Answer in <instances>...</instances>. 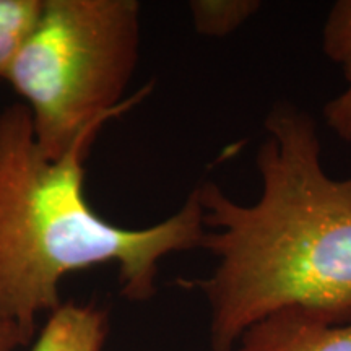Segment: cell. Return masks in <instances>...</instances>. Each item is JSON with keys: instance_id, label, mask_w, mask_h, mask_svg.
Returning <instances> with one entry per match:
<instances>
[{"instance_id": "9c48e42d", "label": "cell", "mask_w": 351, "mask_h": 351, "mask_svg": "<svg viewBox=\"0 0 351 351\" xmlns=\"http://www.w3.org/2000/svg\"><path fill=\"white\" fill-rule=\"evenodd\" d=\"M33 339L19 326L0 317V351H16L26 346Z\"/></svg>"}, {"instance_id": "8992f818", "label": "cell", "mask_w": 351, "mask_h": 351, "mask_svg": "<svg viewBox=\"0 0 351 351\" xmlns=\"http://www.w3.org/2000/svg\"><path fill=\"white\" fill-rule=\"evenodd\" d=\"M324 54L341 69L345 88L322 109L324 121L335 137L351 143V0H339L328 10L322 28Z\"/></svg>"}, {"instance_id": "277c9868", "label": "cell", "mask_w": 351, "mask_h": 351, "mask_svg": "<svg viewBox=\"0 0 351 351\" xmlns=\"http://www.w3.org/2000/svg\"><path fill=\"white\" fill-rule=\"evenodd\" d=\"M232 351H351V322L333 326L283 309L245 330Z\"/></svg>"}, {"instance_id": "ba28073f", "label": "cell", "mask_w": 351, "mask_h": 351, "mask_svg": "<svg viewBox=\"0 0 351 351\" xmlns=\"http://www.w3.org/2000/svg\"><path fill=\"white\" fill-rule=\"evenodd\" d=\"M41 7L43 0H0V82H5L8 69L32 33Z\"/></svg>"}, {"instance_id": "3957f363", "label": "cell", "mask_w": 351, "mask_h": 351, "mask_svg": "<svg viewBox=\"0 0 351 351\" xmlns=\"http://www.w3.org/2000/svg\"><path fill=\"white\" fill-rule=\"evenodd\" d=\"M138 52L135 0H43L5 82L23 99L44 155L62 158L150 95L147 85L125 96Z\"/></svg>"}, {"instance_id": "6da1fadb", "label": "cell", "mask_w": 351, "mask_h": 351, "mask_svg": "<svg viewBox=\"0 0 351 351\" xmlns=\"http://www.w3.org/2000/svg\"><path fill=\"white\" fill-rule=\"evenodd\" d=\"M263 130L254 204L232 200L215 182L197 187L202 249L217 265L184 285L208 302L213 351H232L245 330L283 309L351 322V174L326 173L317 124L295 104L276 103Z\"/></svg>"}, {"instance_id": "7a4b0ae2", "label": "cell", "mask_w": 351, "mask_h": 351, "mask_svg": "<svg viewBox=\"0 0 351 351\" xmlns=\"http://www.w3.org/2000/svg\"><path fill=\"white\" fill-rule=\"evenodd\" d=\"M96 135L54 160L38 147L23 104L0 111V317L32 339L39 315L62 304L64 276L114 263L122 295L147 301L161 261L202 247L207 232L197 187L178 212L148 228L114 225L96 213L83 191Z\"/></svg>"}, {"instance_id": "5b68a950", "label": "cell", "mask_w": 351, "mask_h": 351, "mask_svg": "<svg viewBox=\"0 0 351 351\" xmlns=\"http://www.w3.org/2000/svg\"><path fill=\"white\" fill-rule=\"evenodd\" d=\"M108 313L93 302H62L52 311L29 351H104Z\"/></svg>"}, {"instance_id": "52a82bcc", "label": "cell", "mask_w": 351, "mask_h": 351, "mask_svg": "<svg viewBox=\"0 0 351 351\" xmlns=\"http://www.w3.org/2000/svg\"><path fill=\"white\" fill-rule=\"evenodd\" d=\"M262 8L258 0H194L189 2L192 25L202 36L225 38L247 23Z\"/></svg>"}]
</instances>
